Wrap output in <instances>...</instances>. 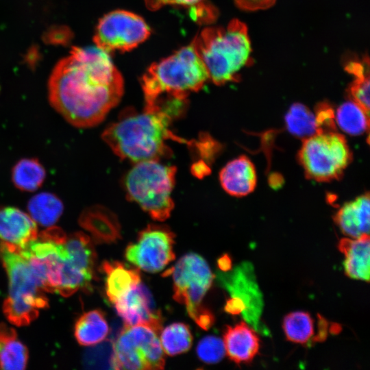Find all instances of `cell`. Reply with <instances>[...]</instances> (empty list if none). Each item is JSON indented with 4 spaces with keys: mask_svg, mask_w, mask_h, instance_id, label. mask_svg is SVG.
Masks as SVG:
<instances>
[{
    "mask_svg": "<svg viewBox=\"0 0 370 370\" xmlns=\"http://www.w3.org/2000/svg\"><path fill=\"white\" fill-rule=\"evenodd\" d=\"M123 86L121 74L108 52L97 46L73 47L52 71L49 99L72 125L91 127L119 103Z\"/></svg>",
    "mask_w": 370,
    "mask_h": 370,
    "instance_id": "6da1fadb",
    "label": "cell"
},
{
    "mask_svg": "<svg viewBox=\"0 0 370 370\" xmlns=\"http://www.w3.org/2000/svg\"><path fill=\"white\" fill-rule=\"evenodd\" d=\"M173 118L158 107H145L141 112L126 108L101 134L103 140L122 160L134 163L160 160L172 155L166 142H190L170 128Z\"/></svg>",
    "mask_w": 370,
    "mask_h": 370,
    "instance_id": "7a4b0ae2",
    "label": "cell"
},
{
    "mask_svg": "<svg viewBox=\"0 0 370 370\" xmlns=\"http://www.w3.org/2000/svg\"><path fill=\"white\" fill-rule=\"evenodd\" d=\"M192 43L216 85L237 81L241 69L251 63L247 28L237 19L226 27L205 28Z\"/></svg>",
    "mask_w": 370,
    "mask_h": 370,
    "instance_id": "3957f363",
    "label": "cell"
},
{
    "mask_svg": "<svg viewBox=\"0 0 370 370\" xmlns=\"http://www.w3.org/2000/svg\"><path fill=\"white\" fill-rule=\"evenodd\" d=\"M209 79L208 71L193 43L153 63L141 78L145 104L161 97L187 100Z\"/></svg>",
    "mask_w": 370,
    "mask_h": 370,
    "instance_id": "277c9868",
    "label": "cell"
},
{
    "mask_svg": "<svg viewBox=\"0 0 370 370\" xmlns=\"http://www.w3.org/2000/svg\"><path fill=\"white\" fill-rule=\"evenodd\" d=\"M0 258L8 273V297L3 305L8 321L17 326L28 325L48 306L45 291L27 260L19 251L0 242Z\"/></svg>",
    "mask_w": 370,
    "mask_h": 370,
    "instance_id": "5b68a950",
    "label": "cell"
},
{
    "mask_svg": "<svg viewBox=\"0 0 370 370\" xmlns=\"http://www.w3.org/2000/svg\"><path fill=\"white\" fill-rule=\"evenodd\" d=\"M177 169L146 160L134 163L125 176L123 186L129 200L136 203L156 221L167 219L174 208L171 193Z\"/></svg>",
    "mask_w": 370,
    "mask_h": 370,
    "instance_id": "8992f818",
    "label": "cell"
},
{
    "mask_svg": "<svg viewBox=\"0 0 370 370\" xmlns=\"http://www.w3.org/2000/svg\"><path fill=\"white\" fill-rule=\"evenodd\" d=\"M163 275L172 277L173 297L185 306L189 317L202 329L210 328L214 317L203 301L214 276L205 259L195 253L187 254Z\"/></svg>",
    "mask_w": 370,
    "mask_h": 370,
    "instance_id": "52a82bcc",
    "label": "cell"
},
{
    "mask_svg": "<svg viewBox=\"0 0 370 370\" xmlns=\"http://www.w3.org/2000/svg\"><path fill=\"white\" fill-rule=\"evenodd\" d=\"M161 330L149 324L125 325L112 346L111 368L164 369V355L159 338Z\"/></svg>",
    "mask_w": 370,
    "mask_h": 370,
    "instance_id": "ba28073f",
    "label": "cell"
},
{
    "mask_svg": "<svg viewBox=\"0 0 370 370\" xmlns=\"http://www.w3.org/2000/svg\"><path fill=\"white\" fill-rule=\"evenodd\" d=\"M352 159L345 137L334 131L317 132L304 138L299 160L306 175L317 182L341 177Z\"/></svg>",
    "mask_w": 370,
    "mask_h": 370,
    "instance_id": "9c48e42d",
    "label": "cell"
},
{
    "mask_svg": "<svg viewBox=\"0 0 370 370\" xmlns=\"http://www.w3.org/2000/svg\"><path fill=\"white\" fill-rule=\"evenodd\" d=\"M97 254L90 238L76 232L60 245V283L57 293L69 297L79 290L90 291Z\"/></svg>",
    "mask_w": 370,
    "mask_h": 370,
    "instance_id": "30bf717a",
    "label": "cell"
},
{
    "mask_svg": "<svg viewBox=\"0 0 370 370\" xmlns=\"http://www.w3.org/2000/svg\"><path fill=\"white\" fill-rule=\"evenodd\" d=\"M151 34L150 28L140 16L117 10L104 15L99 21L94 42L101 49L110 52L132 50L143 42Z\"/></svg>",
    "mask_w": 370,
    "mask_h": 370,
    "instance_id": "8fae6325",
    "label": "cell"
},
{
    "mask_svg": "<svg viewBox=\"0 0 370 370\" xmlns=\"http://www.w3.org/2000/svg\"><path fill=\"white\" fill-rule=\"evenodd\" d=\"M174 244L175 234L167 226L149 224L127 245L125 257L138 269L156 273L175 259Z\"/></svg>",
    "mask_w": 370,
    "mask_h": 370,
    "instance_id": "7c38bea8",
    "label": "cell"
},
{
    "mask_svg": "<svg viewBox=\"0 0 370 370\" xmlns=\"http://www.w3.org/2000/svg\"><path fill=\"white\" fill-rule=\"evenodd\" d=\"M125 325L149 324L162 329V315L149 290L140 282L114 304Z\"/></svg>",
    "mask_w": 370,
    "mask_h": 370,
    "instance_id": "4fadbf2b",
    "label": "cell"
},
{
    "mask_svg": "<svg viewBox=\"0 0 370 370\" xmlns=\"http://www.w3.org/2000/svg\"><path fill=\"white\" fill-rule=\"evenodd\" d=\"M38 234L37 223L29 214L14 207H0L1 242L18 250Z\"/></svg>",
    "mask_w": 370,
    "mask_h": 370,
    "instance_id": "5bb4252c",
    "label": "cell"
},
{
    "mask_svg": "<svg viewBox=\"0 0 370 370\" xmlns=\"http://www.w3.org/2000/svg\"><path fill=\"white\" fill-rule=\"evenodd\" d=\"M223 341L225 354L236 364L251 362L260 349L257 334L243 321L233 327L227 325Z\"/></svg>",
    "mask_w": 370,
    "mask_h": 370,
    "instance_id": "9a60e30c",
    "label": "cell"
},
{
    "mask_svg": "<svg viewBox=\"0 0 370 370\" xmlns=\"http://www.w3.org/2000/svg\"><path fill=\"white\" fill-rule=\"evenodd\" d=\"M219 181L229 195L243 197L251 193L257 182L254 165L246 156H242L229 162L219 173Z\"/></svg>",
    "mask_w": 370,
    "mask_h": 370,
    "instance_id": "2e32d148",
    "label": "cell"
},
{
    "mask_svg": "<svg viewBox=\"0 0 370 370\" xmlns=\"http://www.w3.org/2000/svg\"><path fill=\"white\" fill-rule=\"evenodd\" d=\"M219 279L232 297H237L244 301L246 309L243 314L245 319L252 323H258L260 312V293L255 283L247 278L244 270L238 267L232 273L219 274Z\"/></svg>",
    "mask_w": 370,
    "mask_h": 370,
    "instance_id": "e0dca14e",
    "label": "cell"
},
{
    "mask_svg": "<svg viewBox=\"0 0 370 370\" xmlns=\"http://www.w3.org/2000/svg\"><path fill=\"white\" fill-rule=\"evenodd\" d=\"M369 195L366 193L343 205L334 216L341 232L352 238L369 234L370 223Z\"/></svg>",
    "mask_w": 370,
    "mask_h": 370,
    "instance_id": "ac0fdd59",
    "label": "cell"
},
{
    "mask_svg": "<svg viewBox=\"0 0 370 370\" xmlns=\"http://www.w3.org/2000/svg\"><path fill=\"white\" fill-rule=\"evenodd\" d=\"M369 235L357 238H343L338 243L339 250L345 255L343 262L345 274L355 280L369 281Z\"/></svg>",
    "mask_w": 370,
    "mask_h": 370,
    "instance_id": "d6986e66",
    "label": "cell"
},
{
    "mask_svg": "<svg viewBox=\"0 0 370 370\" xmlns=\"http://www.w3.org/2000/svg\"><path fill=\"white\" fill-rule=\"evenodd\" d=\"M101 269L105 274L106 294L112 304L141 282L139 269L121 262L104 261Z\"/></svg>",
    "mask_w": 370,
    "mask_h": 370,
    "instance_id": "ffe728a7",
    "label": "cell"
},
{
    "mask_svg": "<svg viewBox=\"0 0 370 370\" xmlns=\"http://www.w3.org/2000/svg\"><path fill=\"white\" fill-rule=\"evenodd\" d=\"M28 351L18 339L15 330L0 323V369L21 370L26 368Z\"/></svg>",
    "mask_w": 370,
    "mask_h": 370,
    "instance_id": "44dd1931",
    "label": "cell"
},
{
    "mask_svg": "<svg viewBox=\"0 0 370 370\" xmlns=\"http://www.w3.org/2000/svg\"><path fill=\"white\" fill-rule=\"evenodd\" d=\"M81 223L97 243H111L121 238L119 221L107 210H90L82 217Z\"/></svg>",
    "mask_w": 370,
    "mask_h": 370,
    "instance_id": "7402d4cb",
    "label": "cell"
},
{
    "mask_svg": "<svg viewBox=\"0 0 370 370\" xmlns=\"http://www.w3.org/2000/svg\"><path fill=\"white\" fill-rule=\"evenodd\" d=\"M108 333L109 326L105 314L100 310L84 313L75 325V338L84 346H91L102 342Z\"/></svg>",
    "mask_w": 370,
    "mask_h": 370,
    "instance_id": "603a6c76",
    "label": "cell"
},
{
    "mask_svg": "<svg viewBox=\"0 0 370 370\" xmlns=\"http://www.w3.org/2000/svg\"><path fill=\"white\" fill-rule=\"evenodd\" d=\"M28 210L36 223L49 227L53 226L61 216L63 205L54 195L43 193L30 199Z\"/></svg>",
    "mask_w": 370,
    "mask_h": 370,
    "instance_id": "cb8c5ba5",
    "label": "cell"
},
{
    "mask_svg": "<svg viewBox=\"0 0 370 370\" xmlns=\"http://www.w3.org/2000/svg\"><path fill=\"white\" fill-rule=\"evenodd\" d=\"M335 119L338 127L350 135H360L369 129V113L353 101L338 107Z\"/></svg>",
    "mask_w": 370,
    "mask_h": 370,
    "instance_id": "d4e9b609",
    "label": "cell"
},
{
    "mask_svg": "<svg viewBox=\"0 0 370 370\" xmlns=\"http://www.w3.org/2000/svg\"><path fill=\"white\" fill-rule=\"evenodd\" d=\"M14 184L20 190L34 191L38 188L45 178V171L35 159H23L14 167L12 175Z\"/></svg>",
    "mask_w": 370,
    "mask_h": 370,
    "instance_id": "484cf974",
    "label": "cell"
},
{
    "mask_svg": "<svg viewBox=\"0 0 370 370\" xmlns=\"http://www.w3.org/2000/svg\"><path fill=\"white\" fill-rule=\"evenodd\" d=\"M160 343L164 352L169 356L185 353L193 343L188 326L184 323H174L161 330Z\"/></svg>",
    "mask_w": 370,
    "mask_h": 370,
    "instance_id": "4316f807",
    "label": "cell"
},
{
    "mask_svg": "<svg viewBox=\"0 0 370 370\" xmlns=\"http://www.w3.org/2000/svg\"><path fill=\"white\" fill-rule=\"evenodd\" d=\"M285 121L288 130L298 137L306 138L317 132L314 114L301 103L291 106Z\"/></svg>",
    "mask_w": 370,
    "mask_h": 370,
    "instance_id": "83f0119b",
    "label": "cell"
},
{
    "mask_svg": "<svg viewBox=\"0 0 370 370\" xmlns=\"http://www.w3.org/2000/svg\"><path fill=\"white\" fill-rule=\"evenodd\" d=\"M282 326L286 338L295 343L304 345L314 334L313 320L306 312H294L287 314Z\"/></svg>",
    "mask_w": 370,
    "mask_h": 370,
    "instance_id": "f1b7e54d",
    "label": "cell"
},
{
    "mask_svg": "<svg viewBox=\"0 0 370 370\" xmlns=\"http://www.w3.org/2000/svg\"><path fill=\"white\" fill-rule=\"evenodd\" d=\"M197 354L199 359L207 364L217 363L225 354L223 341L214 336L204 337L197 346Z\"/></svg>",
    "mask_w": 370,
    "mask_h": 370,
    "instance_id": "f546056e",
    "label": "cell"
},
{
    "mask_svg": "<svg viewBox=\"0 0 370 370\" xmlns=\"http://www.w3.org/2000/svg\"><path fill=\"white\" fill-rule=\"evenodd\" d=\"M348 93L353 101L369 112V77L354 78Z\"/></svg>",
    "mask_w": 370,
    "mask_h": 370,
    "instance_id": "4dcf8cb0",
    "label": "cell"
},
{
    "mask_svg": "<svg viewBox=\"0 0 370 370\" xmlns=\"http://www.w3.org/2000/svg\"><path fill=\"white\" fill-rule=\"evenodd\" d=\"M317 132L334 131L335 115L332 107L327 103H319L315 112Z\"/></svg>",
    "mask_w": 370,
    "mask_h": 370,
    "instance_id": "1f68e13d",
    "label": "cell"
},
{
    "mask_svg": "<svg viewBox=\"0 0 370 370\" xmlns=\"http://www.w3.org/2000/svg\"><path fill=\"white\" fill-rule=\"evenodd\" d=\"M344 64L347 72L353 75L355 78L369 77V61L367 56L362 60L349 58Z\"/></svg>",
    "mask_w": 370,
    "mask_h": 370,
    "instance_id": "d6a6232c",
    "label": "cell"
},
{
    "mask_svg": "<svg viewBox=\"0 0 370 370\" xmlns=\"http://www.w3.org/2000/svg\"><path fill=\"white\" fill-rule=\"evenodd\" d=\"M203 0H145L147 8L152 11L157 10L165 5L197 6L201 5Z\"/></svg>",
    "mask_w": 370,
    "mask_h": 370,
    "instance_id": "836d02e7",
    "label": "cell"
},
{
    "mask_svg": "<svg viewBox=\"0 0 370 370\" xmlns=\"http://www.w3.org/2000/svg\"><path fill=\"white\" fill-rule=\"evenodd\" d=\"M275 0H234L237 5L242 9L256 10L271 6Z\"/></svg>",
    "mask_w": 370,
    "mask_h": 370,
    "instance_id": "e575fe53",
    "label": "cell"
},
{
    "mask_svg": "<svg viewBox=\"0 0 370 370\" xmlns=\"http://www.w3.org/2000/svg\"><path fill=\"white\" fill-rule=\"evenodd\" d=\"M245 309L246 306L244 301L237 297H232L227 299L225 306V310L233 315L243 314Z\"/></svg>",
    "mask_w": 370,
    "mask_h": 370,
    "instance_id": "d590c367",
    "label": "cell"
},
{
    "mask_svg": "<svg viewBox=\"0 0 370 370\" xmlns=\"http://www.w3.org/2000/svg\"><path fill=\"white\" fill-rule=\"evenodd\" d=\"M219 267L222 271H229L232 267V262L228 256L221 257L218 261Z\"/></svg>",
    "mask_w": 370,
    "mask_h": 370,
    "instance_id": "8d00e7d4",
    "label": "cell"
}]
</instances>
